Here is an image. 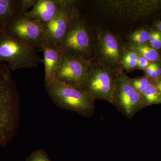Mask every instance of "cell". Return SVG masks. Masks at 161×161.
Segmentation results:
<instances>
[{"label": "cell", "instance_id": "obj_1", "mask_svg": "<svg viewBox=\"0 0 161 161\" xmlns=\"http://www.w3.org/2000/svg\"><path fill=\"white\" fill-rule=\"evenodd\" d=\"M8 64L0 62V146L14 136L20 117V96Z\"/></svg>", "mask_w": 161, "mask_h": 161}, {"label": "cell", "instance_id": "obj_2", "mask_svg": "<svg viewBox=\"0 0 161 161\" xmlns=\"http://www.w3.org/2000/svg\"><path fill=\"white\" fill-rule=\"evenodd\" d=\"M50 98L61 108L72 111L85 117H90L95 110V100L87 93L77 88L54 80L45 84Z\"/></svg>", "mask_w": 161, "mask_h": 161}, {"label": "cell", "instance_id": "obj_3", "mask_svg": "<svg viewBox=\"0 0 161 161\" xmlns=\"http://www.w3.org/2000/svg\"><path fill=\"white\" fill-rule=\"evenodd\" d=\"M36 50L0 31V62L8 64L12 70L36 67L43 62Z\"/></svg>", "mask_w": 161, "mask_h": 161}, {"label": "cell", "instance_id": "obj_4", "mask_svg": "<svg viewBox=\"0 0 161 161\" xmlns=\"http://www.w3.org/2000/svg\"><path fill=\"white\" fill-rule=\"evenodd\" d=\"M117 70L111 69L98 60H92L80 89L95 101L105 100L110 103L116 84Z\"/></svg>", "mask_w": 161, "mask_h": 161}, {"label": "cell", "instance_id": "obj_5", "mask_svg": "<svg viewBox=\"0 0 161 161\" xmlns=\"http://www.w3.org/2000/svg\"><path fill=\"white\" fill-rule=\"evenodd\" d=\"M58 46L68 54L92 59L95 53L94 36L86 19L80 15L75 20Z\"/></svg>", "mask_w": 161, "mask_h": 161}, {"label": "cell", "instance_id": "obj_6", "mask_svg": "<svg viewBox=\"0 0 161 161\" xmlns=\"http://www.w3.org/2000/svg\"><path fill=\"white\" fill-rule=\"evenodd\" d=\"M110 103L129 119L146 107L142 95L134 89L131 78L121 68L117 70L116 84Z\"/></svg>", "mask_w": 161, "mask_h": 161}, {"label": "cell", "instance_id": "obj_7", "mask_svg": "<svg viewBox=\"0 0 161 161\" xmlns=\"http://www.w3.org/2000/svg\"><path fill=\"white\" fill-rule=\"evenodd\" d=\"M4 30L13 37L36 50H41L47 41V24L30 19L25 14L13 18Z\"/></svg>", "mask_w": 161, "mask_h": 161}, {"label": "cell", "instance_id": "obj_8", "mask_svg": "<svg viewBox=\"0 0 161 161\" xmlns=\"http://www.w3.org/2000/svg\"><path fill=\"white\" fill-rule=\"evenodd\" d=\"M96 6L104 13L124 19H137L146 16L161 7V2L142 0H104Z\"/></svg>", "mask_w": 161, "mask_h": 161}, {"label": "cell", "instance_id": "obj_9", "mask_svg": "<svg viewBox=\"0 0 161 161\" xmlns=\"http://www.w3.org/2000/svg\"><path fill=\"white\" fill-rule=\"evenodd\" d=\"M94 50L98 61L114 70L120 68L125 53L118 37L109 30L98 29L96 31Z\"/></svg>", "mask_w": 161, "mask_h": 161}, {"label": "cell", "instance_id": "obj_10", "mask_svg": "<svg viewBox=\"0 0 161 161\" xmlns=\"http://www.w3.org/2000/svg\"><path fill=\"white\" fill-rule=\"evenodd\" d=\"M77 3L76 1L63 0L58 12L47 24V41L59 46L72 24L80 16Z\"/></svg>", "mask_w": 161, "mask_h": 161}, {"label": "cell", "instance_id": "obj_11", "mask_svg": "<svg viewBox=\"0 0 161 161\" xmlns=\"http://www.w3.org/2000/svg\"><path fill=\"white\" fill-rule=\"evenodd\" d=\"M92 60L64 53L62 64L56 79L67 85L80 89Z\"/></svg>", "mask_w": 161, "mask_h": 161}, {"label": "cell", "instance_id": "obj_12", "mask_svg": "<svg viewBox=\"0 0 161 161\" xmlns=\"http://www.w3.org/2000/svg\"><path fill=\"white\" fill-rule=\"evenodd\" d=\"M45 84L56 80L62 64L64 52L59 46L46 41L42 47Z\"/></svg>", "mask_w": 161, "mask_h": 161}, {"label": "cell", "instance_id": "obj_13", "mask_svg": "<svg viewBox=\"0 0 161 161\" xmlns=\"http://www.w3.org/2000/svg\"><path fill=\"white\" fill-rule=\"evenodd\" d=\"M36 0H0V31L5 29L17 15L25 14L32 7Z\"/></svg>", "mask_w": 161, "mask_h": 161}, {"label": "cell", "instance_id": "obj_14", "mask_svg": "<svg viewBox=\"0 0 161 161\" xmlns=\"http://www.w3.org/2000/svg\"><path fill=\"white\" fill-rule=\"evenodd\" d=\"M63 0H36L32 9L25 13L27 17L47 24L53 18Z\"/></svg>", "mask_w": 161, "mask_h": 161}, {"label": "cell", "instance_id": "obj_15", "mask_svg": "<svg viewBox=\"0 0 161 161\" xmlns=\"http://www.w3.org/2000/svg\"><path fill=\"white\" fill-rule=\"evenodd\" d=\"M127 47L130 50L138 53L150 62H154L158 59V54L156 50L147 44L130 43L127 44Z\"/></svg>", "mask_w": 161, "mask_h": 161}, {"label": "cell", "instance_id": "obj_16", "mask_svg": "<svg viewBox=\"0 0 161 161\" xmlns=\"http://www.w3.org/2000/svg\"><path fill=\"white\" fill-rule=\"evenodd\" d=\"M142 95L146 107L161 104V94L151 80Z\"/></svg>", "mask_w": 161, "mask_h": 161}, {"label": "cell", "instance_id": "obj_17", "mask_svg": "<svg viewBox=\"0 0 161 161\" xmlns=\"http://www.w3.org/2000/svg\"><path fill=\"white\" fill-rule=\"evenodd\" d=\"M139 57V54L138 53L133 51L130 50V51L125 53L123 59L122 65L127 71L136 67Z\"/></svg>", "mask_w": 161, "mask_h": 161}, {"label": "cell", "instance_id": "obj_18", "mask_svg": "<svg viewBox=\"0 0 161 161\" xmlns=\"http://www.w3.org/2000/svg\"><path fill=\"white\" fill-rule=\"evenodd\" d=\"M150 37V33L142 29L133 32L130 35L129 38L131 43L143 44L149 41Z\"/></svg>", "mask_w": 161, "mask_h": 161}, {"label": "cell", "instance_id": "obj_19", "mask_svg": "<svg viewBox=\"0 0 161 161\" xmlns=\"http://www.w3.org/2000/svg\"><path fill=\"white\" fill-rule=\"evenodd\" d=\"M131 82L134 89L142 95L147 86L150 83V80L147 77H140L131 78Z\"/></svg>", "mask_w": 161, "mask_h": 161}, {"label": "cell", "instance_id": "obj_20", "mask_svg": "<svg viewBox=\"0 0 161 161\" xmlns=\"http://www.w3.org/2000/svg\"><path fill=\"white\" fill-rule=\"evenodd\" d=\"M25 161H52L43 149H38L28 156Z\"/></svg>", "mask_w": 161, "mask_h": 161}, {"label": "cell", "instance_id": "obj_21", "mask_svg": "<svg viewBox=\"0 0 161 161\" xmlns=\"http://www.w3.org/2000/svg\"><path fill=\"white\" fill-rule=\"evenodd\" d=\"M150 62L146 58L139 55L136 67L138 69L145 70L150 65Z\"/></svg>", "mask_w": 161, "mask_h": 161}, {"label": "cell", "instance_id": "obj_22", "mask_svg": "<svg viewBox=\"0 0 161 161\" xmlns=\"http://www.w3.org/2000/svg\"><path fill=\"white\" fill-rule=\"evenodd\" d=\"M155 63L150 64V65L147 67V68L145 69V74L147 78H150V75L155 67Z\"/></svg>", "mask_w": 161, "mask_h": 161}, {"label": "cell", "instance_id": "obj_23", "mask_svg": "<svg viewBox=\"0 0 161 161\" xmlns=\"http://www.w3.org/2000/svg\"><path fill=\"white\" fill-rule=\"evenodd\" d=\"M153 48L155 50L160 49L161 48V34L158 39L155 40V42L151 45Z\"/></svg>", "mask_w": 161, "mask_h": 161}, {"label": "cell", "instance_id": "obj_24", "mask_svg": "<svg viewBox=\"0 0 161 161\" xmlns=\"http://www.w3.org/2000/svg\"><path fill=\"white\" fill-rule=\"evenodd\" d=\"M154 85L157 88L159 92L161 94V78L160 77L158 79L154 80H150Z\"/></svg>", "mask_w": 161, "mask_h": 161}, {"label": "cell", "instance_id": "obj_25", "mask_svg": "<svg viewBox=\"0 0 161 161\" xmlns=\"http://www.w3.org/2000/svg\"><path fill=\"white\" fill-rule=\"evenodd\" d=\"M156 26L158 29L159 31L161 32V21L158 22L156 24Z\"/></svg>", "mask_w": 161, "mask_h": 161}]
</instances>
